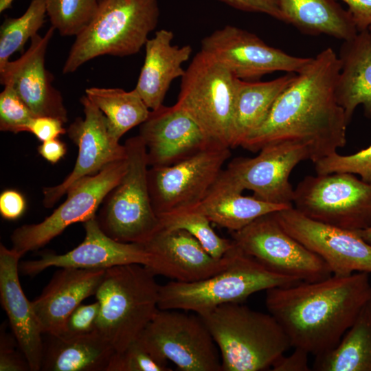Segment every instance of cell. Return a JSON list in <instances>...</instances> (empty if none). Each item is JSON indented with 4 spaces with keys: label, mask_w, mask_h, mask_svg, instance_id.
Returning a JSON list of instances; mask_svg holds the SVG:
<instances>
[{
    "label": "cell",
    "mask_w": 371,
    "mask_h": 371,
    "mask_svg": "<svg viewBox=\"0 0 371 371\" xmlns=\"http://www.w3.org/2000/svg\"><path fill=\"white\" fill-rule=\"evenodd\" d=\"M26 209V201L21 192L15 190H6L0 195V214L6 220L19 218Z\"/></svg>",
    "instance_id": "obj_42"
},
{
    "label": "cell",
    "mask_w": 371,
    "mask_h": 371,
    "mask_svg": "<svg viewBox=\"0 0 371 371\" xmlns=\"http://www.w3.org/2000/svg\"><path fill=\"white\" fill-rule=\"evenodd\" d=\"M127 168L126 158L76 182L67 191L66 200L43 221L23 225L14 230L12 249L23 256L45 245L68 226L95 217L98 209L121 181Z\"/></svg>",
    "instance_id": "obj_12"
},
{
    "label": "cell",
    "mask_w": 371,
    "mask_h": 371,
    "mask_svg": "<svg viewBox=\"0 0 371 371\" xmlns=\"http://www.w3.org/2000/svg\"><path fill=\"white\" fill-rule=\"evenodd\" d=\"M124 146L127 170L104 199L96 218L102 230L113 239L144 245L162 227L150 201L145 144L137 135L128 139Z\"/></svg>",
    "instance_id": "obj_7"
},
{
    "label": "cell",
    "mask_w": 371,
    "mask_h": 371,
    "mask_svg": "<svg viewBox=\"0 0 371 371\" xmlns=\"http://www.w3.org/2000/svg\"><path fill=\"white\" fill-rule=\"evenodd\" d=\"M254 157H237L223 169L214 186L254 196L271 203L293 206L294 189L289 177L301 161L310 160L308 146L291 142L266 145Z\"/></svg>",
    "instance_id": "obj_11"
},
{
    "label": "cell",
    "mask_w": 371,
    "mask_h": 371,
    "mask_svg": "<svg viewBox=\"0 0 371 371\" xmlns=\"http://www.w3.org/2000/svg\"><path fill=\"white\" fill-rule=\"evenodd\" d=\"M173 38L171 30H159L144 45V62L135 89L151 110L163 105L172 82L183 76L182 65L192 52L189 45H172Z\"/></svg>",
    "instance_id": "obj_24"
},
{
    "label": "cell",
    "mask_w": 371,
    "mask_h": 371,
    "mask_svg": "<svg viewBox=\"0 0 371 371\" xmlns=\"http://www.w3.org/2000/svg\"><path fill=\"white\" fill-rule=\"evenodd\" d=\"M19 344L14 336L6 333L4 324L0 333V371L31 370L28 361L21 350L16 347Z\"/></svg>",
    "instance_id": "obj_39"
},
{
    "label": "cell",
    "mask_w": 371,
    "mask_h": 371,
    "mask_svg": "<svg viewBox=\"0 0 371 371\" xmlns=\"http://www.w3.org/2000/svg\"><path fill=\"white\" fill-rule=\"evenodd\" d=\"M316 174L348 172L371 182V145L348 155L333 153L315 163Z\"/></svg>",
    "instance_id": "obj_36"
},
{
    "label": "cell",
    "mask_w": 371,
    "mask_h": 371,
    "mask_svg": "<svg viewBox=\"0 0 371 371\" xmlns=\"http://www.w3.org/2000/svg\"><path fill=\"white\" fill-rule=\"evenodd\" d=\"M168 363L153 355L137 339L114 353L106 371H170Z\"/></svg>",
    "instance_id": "obj_35"
},
{
    "label": "cell",
    "mask_w": 371,
    "mask_h": 371,
    "mask_svg": "<svg viewBox=\"0 0 371 371\" xmlns=\"http://www.w3.org/2000/svg\"><path fill=\"white\" fill-rule=\"evenodd\" d=\"M284 22L303 33L326 34L346 41L357 30L349 12L336 0H275Z\"/></svg>",
    "instance_id": "obj_28"
},
{
    "label": "cell",
    "mask_w": 371,
    "mask_h": 371,
    "mask_svg": "<svg viewBox=\"0 0 371 371\" xmlns=\"http://www.w3.org/2000/svg\"><path fill=\"white\" fill-rule=\"evenodd\" d=\"M308 353L298 348L289 356H281L272 366L273 371H308Z\"/></svg>",
    "instance_id": "obj_44"
},
{
    "label": "cell",
    "mask_w": 371,
    "mask_h": 371,
    "mask_svg": "<svg viewBox=\"0 0 371 371\" xmlns=\"http://www.w3.org/2000/svg\"><path fill=\"white\" fill-rule=\"evenodd\" d=\"M85 95L106 117L111 133L117 139L133 127L142 124L150 111L138 92L120 88L89 87Z\"/></svg>",
    "instance_id": "obj_31"
},
{
    "label": "cell",
    "mask_w": 371,
    "mask_h": 371,
    "mask_svg": "<svg viewBox=\"0 0 371 371\" xmlns=\"http://www.w3.org/2000/svg\"><path fill=\"white\" fill-rule=\"evenodd\" d=\"M54 30L51 26L44 36H34L30 47L19 58L0 67V82L10 85L35 117H54L66 123L68 115L63 98L53 86V76L45 66Z\"/></svg>",
    "instance_id": "obj_19"
},
{
    "label": "cell",
    "mask_w": 371,
    "mask_h": 371,
    "mask_svg": "<svg viewBox=\"0 0 371 371\" xmlns=\"http://www.w3.org/2000/svg\"><path fill=\"white\" fill-rule=\"evenodd\" d=\"M340 72L336 96L348 123L359 105L371 118V32L361 31L344 41L339 55Z\"/></svg>",
    "instance_id": "obj_25"
},
{
    "label": "cell",
    "mask_w": 371,
    "mask_h": 371,
    "mask_svg": "<svg viewBox=\"0 0 371 371\" xmlns=\"http://www.w3.org/2000/svg\"><path fill=\"white\" fill-rule=\"evenodd\" d=\"M46 0H31L26 11L18 18H6L0 27V67L10 56L22 52L26 42L37 34L43 26L46 12Z\"/></svg>",
    "instance_id": "obj_33"
},
{
    "label": "cell",
    "mask_w": 371,
    "mask_h": 371,
    "mask_svg": "<svg viewBox=\"0 0 371 371\" xmlns=\"http://www.w3.org/2000/svg\"><path fill=\"white\" fill-rule=\"evenodd\" d=\"M65 122L50 116L34 117L28 126V132L32 133L42 142L58 138L67 133Z\"/></svg>",
    "instance_id": "obj_40"
},
{
    "label": "cell",
    "mask_w": 371,
    "mask_h": 371,
    "mask_svg": "<svg viewBox=\"0 0 371 371\" xmlns=\"http://www.w3.org/2000/svg\"><path fill=\"white\" fill-rule=\"evenodd\" d=\"M138 339L153 355L181 371H222L218 346L196 313L159 309Z\"/></svg>",
    "instance_id": "obj_10"
},
{
    "label": "cell",
    "mask_w": 371,
    "mask_h": 371,
    "mask_svg": "<svg viewBox=\"0 0 371 371\" xmlns=\"http://www.w3.org/2000/svg\"><path fill=\"white\" fill-rule=\"evenodd\" d=\"M216 342L222 371H261L291 348L276 318L241 303H227L199 315Z\"/></svg>",
    "instance_id": "obj_3"
},
{
    "label": "cell",
    "mask_w": 371,
    "mask_h": 371,
    "mask_svg": "<svg viewBox=\"0 0 371 371\" xmlns=\"http://www.w3.org/2000/svg\"><path fill=\"white\" fill-rule=\"evenodd\" d=\"M146 266L127 264L105 270L95 294L96 330L120 352L136 341L159 308L160 286Z\"/></svg>",
    "instance_id": "obj_4"
},
{
    "label": "cell",
    "mask_w": 371,
    "mask_h": 371,
    "mask_svg": "<svg viewBox=\"0 0 371 371\" xmlns=\"http://www.w3.org/2000/svg\"><path fill=\"white\" fill-rule=\"evenodd\" d=\"M340 68L338 56L330 47L312 58L241 147L258 152L269 144L301 143L308 146L314 164L337 153L346 144L349 124L336 96Z\"/></svg>",
    "instance_id": "obj_1"
},
{
    "label": "cell",
    "mask_w": 371,
    "mask_h": 371,
    "mask_svg": "<svg viewBox=\"0 0 371 371\" xmlns=\"http://www.w3.org/2000/svg\"><path fill=\"white\" fill-rule=\"evenodd\" d=\"M144 245L153 256L146 267L155 276L180 282L200 281L223 270L229 264L235 247L223 258L216 259L186 230L163 227Z\"/></svg>",
    "instance_id": "obj_21"
},
{
    "label": "cell",
    "mask_w": 371,
    "mask_h": 371,
    "mask_svg": "<svg viewBox=\"0 0 371 371\" xmlns=\"http://www.w3.org/2000/svg\"><path fill=\"white\" fill-rule=\"evenodd\" d=\"M80 102L84 117H77L67 129L68 137L78 146L77 159L72 171L60 183L43 188V203L46 208L52 207L80 179L127 158L125 146L111 133L103 113L86 95Z\"/></svg>",
    "instance_id": "obj_17"
},
{
    "label": "cell",
    "mask_w": 371,
    "mask_h": 371,
    "mask_svg": "<svg viewBox=\"0 0 371 371\" xmlns=\"http://www.w3.org/2000/svg\"><path fill=\"white\" fill-rule=\"evenodd\" d=\"M295 76L287 73L265 82L238 79L231 148L241 146L263 124L280 94Z\"/></svg>",
    "instance_id": "obj_27"
},
{
    "label": "cell",
    "mask_w": 371,
    "mask_h": 371,
    "mask_svg": "<svg viewBox=\"0 0 371 371\" xmlns=\"http://www.w3.org/2000/svg\"><path fill=\"white\" fill-rule=\"evenodd\" d=\"M300 282L271 271L235 245L229 264L212 276L194 282L172 280L161 285L159 308L202 315L224 304L241 303L255 293Z\"/></svg>",
    "instance_id": "obj_6"
},
{
    "label": "cell",
    "mask_w": 371,
    "mask_h": 371,
    "mask_svg": "<svg viewBox=\"0 0 371 371\" xmlns=\"http://www.w3.org/2000/svg\"><path fill=\"white\" fill-rule=\"evenodd\" d=\"M348 7L357 32H371V0H341Z\"/></svg>",
    "instance_id": "obj_43"
},
{
    "label": "cell",
    "mask_w": 371,
    "mask_h": 371,
    "mask_svg": "<svg viewBox=\"0 0 371 371\" xmlns=\"http://www.w3.org/2000/svg\"><path fill=\"white\" fill-rule=\"evenodd\" d=\"M159 17L157 0H101L92 21L76 36L63 73H73L100 56L138 53L156 28Z\"/></svg>",
    "instance_id": "obj_5"
},
{
    "label": "cell",
    "mask_w": 371,
    "mask_h": 371,
    "mask_svg": "<svg viewBox=\"0 0 371 371\" xmlns=\"http://www.w3.org/2000/svg\"><path fill=\"white\" fill-rule=\"evenodd\" d=\"M14 0H0V12L2 13L7 9L12 7V4Z\"/></svg>",
    "instance_id": "obj_47"
},
{
    "label": "cell",
    "mask_w": 371,
    "mask_h": 371,
    "mask_svg": "<svg viewBox=\"0 0 371 371\" xmlns=\"http://www.w3.org/2000/svg\"><path fill=\"white\" fill-rule=\"evenodd\" d=\"M99 313L100 304L97 300L89 304H80L67 317L63 331L59 336L75 337L95 331Z\"/></svg>",
    "instance_id": "obj_38"
},
{
    "label": "cell",
    "mask_w": 371,
    "mask_h": 371,
    "mask_svg": "<svg viewBox=\"0 0 371 371\" xmlns=\"http://www.w3.org/2000/svg\"><path fill=\"white\" fill-rule=\"evenodd\" d=\"M230 234L239 249L272 272L304 282L318 281L333 275L319 256L284 229L274 212Z\"/></svg>",
    "instance_id": "obj_13"
},
{
    "label": "cell",
    "mask_w": 371,
    "mask_h": 371,
    "mask_svg": "<svg viewBox=\"0 0 371 371\" xmlns=\"http://www.w3.org/2000/svg\"><path fill=\"white\" fill-rule=\"evenodd\" d=\"M292 207L266 202L254 196H244L242 193L213 186L201 202L185 209L201 213L211 223L226 228L231 232L244 228L262 216Z\"/></svg>",
    "instance_id": "obj_29"
},
{
    "label": "cell",
    "mask_w": 371,
    "mask_h": 371,
    "mask_svg": "<svg viewBox=\"0 0 371 371\" xmlns=\"http://www.w3.org/2000/svg\"><path fill=\"white\" fill-rule=\"evenodd\" d=\"M48 335L41 370L106 371L115 352L97 330L75 337Z\"/></svg>",
    "instance_id": "obj_26"
},
{
    "label": "cell",
    "mask_w": 371,
    "mask_h": 371,
    "mask_svg": "<svg viewBox=\"0 0 371 371\" xmlns=\"http://www.w3.org/2000/svg\"><path fill=\"white\" fill-rule=\"evenodd\" d=\"M317 371H371V301L333 349L315 356Z\"/></svg>",
    "instance_id": "obj_30"
},
{
    "label": "cell",
    "mask_w": 371,
    "mask_h": 371,
    "mask_svg": "<svg viewBox=\"0 0 371 371\" xmlns=\"http://www.w3.org/2000/svg\"><path fill=\"white\" fill-rule=\"evenodd\" d=\"M139 135L146 147L149 167L175 164L216 144L175 104L151 110L140 124Z\"/></svg>",
    "instance_id": "obj_20"
},
{
    "label": "cell",
    "mask_w": 371,
    "mask_h": 371,
    "mask_svg": "<svg viewBox=\"0 0 371 371\" xmlns=\"http://www.w3.org/2000/svg\"><path fill=\"white\" fill-rule=\"evenodd\" d=\"M355 232H357L365 241L371 245V226L364 229Z\"/></svg>",
    "instance_id": "obj_46"
},
{
    "label": "cell",
    "mask_w": 371,
    "mask_h": 371,
    "mask_svg": "<svg viewBox=\"0 0 371 371\" xmlns=\"http://www.w3.org/2000/svg\"><path fill=\"white\" fill-rule=\"evenodd\" d=\"M234 8L269 15L284 22L283 14L275 0H219Z\"/></svg>",
    "instance_id": "obj_41"
},
{
    "label": "cell",
    "mask_w": 371,
    "mask_h": 371,
    "mask_svg": "<svg viewBox=\"0 0 371 371\" xmlns=\"http://www.w3.org/2000/svg\"><path fill=\"white\" fill-rule=\"evenodd\" d=\"M38 153L48 162L55 164L58 162L66 154V144L56 138L42 142L38 147Z\"/></svg>",
    "instance_id": "obj_45"
},
{
    "label": "cell",
    "mask_w": 371,
    "mask_h": 371,
    "mask_svg": "<svg viewBox=\"0 0 371 371\" xmlns=\"http://www.w3.org/2000/svg\"><path fill=\"white\" fill-rule=\"evenodd\" d=\"M231 156L215 144L175 164L150 167L148 183L157 215L194 206L209 193Z\"/></svg>",
    "instance_id": "obj_14"
},
{
    "label": "cell",
    "mask_w": 371,
    "mask_h": 371,
    "mask_svg": "<svg viewBox=\"0 0 371 371\" xmlns=\"http://www.w3.org/2000/svg\"><path fill=\"white\" fill-rule=\"evenodd\" d=\"M101 1V0H100Z\"/></svg>",
    "instance_id": "obj_48"
},
{
    "label": "cell",
    "mask_w": 371,
    "mask_h": 371,
    "mask_svg": "<svg viewBox=\"0 0 371 371\" xmlns=\"http://www.w3.org/2000/svg\"><path fill=\"white\" fill-rule=\"evenodd\" d=\"M175 104L213 142L231 148L238 79L221 63L200 50L181 78Z\"/></svg>",
    "instance_id": "obj_8"
},
{
    "label": "cell",
    "mask_w": 371,
    "mask_h": 371,
    "mask_svg": "<svg viewBox=\"0 0 371 371\" xmlns=\"http://www.w3.org/2000/svg\"><path fill=\"white\" fill-rule=\"evenodd\" d=\"M274 215L286 232L326 262L333 275L371 273V245L355 231L314 221L293 207Z\"/></svg>",
    "instance_id": "obj_16"
},
{
    "label": "cell",
    "mask_w": 371,
    "mask_h": 371,
    "mask_svg": "<svg viewBox=\"0 0 371 371\" xmlns=\"http://www.w3.org/2000/svg\"><path fill=\"white\" fill-rule=\"evenodd\" d=\"M201 43V50L246 81H257L275 71L297 74L312 59L289 55L267 45L257 35L229 25L206 36Z\"/></svg>",
    "instance_id": "obj_15"
},
{
    "label": "cell",
    "mask_w": 371,
    "mask_h": 371,
    "mask_svg": "<svg viewBox=\"0 0 371 371\" xmlns=\"http://www.w3.org/2000/svg\"><path fill=\"white\" fill-rule=\"evenodd\" d=\"M293 206L316 221L364 229L371 226V182L348 172L308 175L294 189Z\"/></svg>",
    "instance_id": "obj_9"
},
{
    "label": "cell",
    "mask_w": 371,
    "mask_h": 371,
    "mask_svg": "<svg viewBox=\"0 0 371 371\" xmlns=\"http://www.w3.org/2000/svg\"><path fill=\"white\" fill-rule=\"evenodd\" d=\"M158 217L163 228L188 232L214 258H223L235 246L232 239L219 236L212 227L210 220L195 210L182 209L159 214Z\"/></svg>",
    "instance_id": "obj_32"
},
{
    "label": "cell",
    "mask_w": 371,
    "mask_h": 371,
    "mask_svg": "<svg viewBox=\"0 0 371 371\" xmlns=\"http://www.w3.org/2000/svg\"><path fill=\"white\" fill-rule=\"evenodd\" d=\"M100 0H46L51 26L63 36H77L94 17Z\"/></svg>",
    "instance_id": "obj_34"
},
{
    "label": "cell",
    "mask_w": 371,
    "mask_h": 371,
    "mask_svg": "<svg viewBox=\"0 0 371 371\" xmlns=\"http://www.w3.org/2000/svg\"><path fill=\"white\" fill-rule=\"evenodd\" d=\"M106 269L60 267L32 302L43 333L59 336L71 312L95 295Z\"/></svg>",
    "instance_id": "obj_23"
},
{
    "label": "cell",
    "mask_w": 371,
    "mask_h": 371,
    "mask_svg": "<svg viewBox=\"0 0 371 371\" xmlns=\"http://www.w3.org/2000/svg\"><path fill=\"white\" fill-rule=\"evenodd\" d=\"M14 249L0 245V299L12 333L31 371H39L43 355V330L32 302L26 297L19 281V260Z\"/></svg>",
    "instance_id": "obj_22"
},
{
    "label": "cell",
    "mask_w": 371,
    "mask_h": 371,
    "mask_svg": "<svg viewBox=\"0 0 371 371\" xmlns=\"http://www.w3.org/2000/svg\"><path fill=\"white\" fill-rule=\"evenodd\" d=\"M35 116L10 85H5L0 93V130L19 133L28 132Z\"/></svg>",
    "instance_id": "obj_37"
},
{
    "label": "cell",
    "mask_w": 371,
    "mask_h": 371,
    "mask_svg": "<svg viewBox=\"0 0 371 371\" xmlns=\"http://www.w3.org/2000/svg\"><path fill=\"white\" fill-rule=\"evenodd\" d=\"M85 236L82 242L63 254L46 251L38 259L22 261L19 271L24 276H36L51 267L106 269L127 264L148 267L153 256L144 245L117 241L107 236L93 217L83 223Z\"/></svg>",
    "instance_id": "obj_18"
},
{
    "label": "cell",
    "mask_w": 371,
    "mask_h": 371,
    "mask_svg": "<svg viewBox=\"0 0 371 371\" xmlns=\"http://www.w3.org/2000/svg\"><path fill=\"white\" fill-rule=\"evenodd\" d=\"M371 301L368 273L301 281L266 291L265 304L292 348L315 356L337 346L360 311Z\"/></svg>",
    "instance_id": "obj_2"
}]
</instances>
